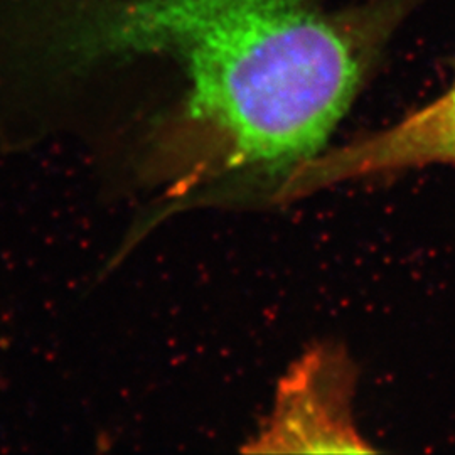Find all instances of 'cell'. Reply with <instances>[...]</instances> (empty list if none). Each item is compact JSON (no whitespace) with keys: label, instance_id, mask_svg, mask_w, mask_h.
<instances>
[{"label":"cell","instance_id":"6da1fadb","mask_svg":"<svg viewBox=\"0 0 455 455\" xmlns=\"http://www.w3.org/2000/svg\"><path fill=\"white\" fill-rule=\"evenodd\" d=\"M411 0H0V93L47 117L84 84L169 64L184 184H266L324 150Z\"/></svg>","mask_w":455,"mask_h":455},{"label":"cell","instance_id":"3957f363","mask_svg":"<svg viewBox=\"0 0 455 455\" xmlns=\"http://www.w3.org/2000/svg\"><path fill=\"white\" fill-rule=\"evenodd\" d=\"M432 163H455V81L388 129L300 162L273 182L270 199L288 203L341 182Z\"/></svg>","mask_w":455,"mask_h":455},{"label":"cell","instance_id":"7a4b0ae2","mask_svg":"<svg viewBox=\"0 0 455 455\" xmlns=\"http://www.w3.org/2000/svg\"><path fill=\"white\" fill-rule=\"evenodd\" d=\"M356 368L341 345L307 349L278 381L263 423L243 452L331 453L374 452L354 418Z\"/></svg>","mask_w":455,"mask_h":455}]
</instances>
